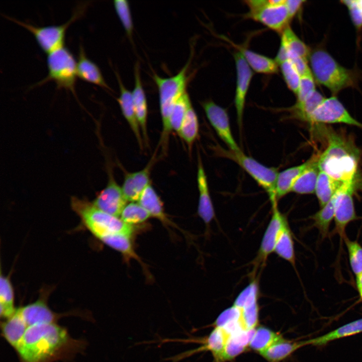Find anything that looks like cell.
Returning a JSON list of instances; mask_svg holds the SVG:
<instances>
[{
    "label": "cell",
    "instance_id": "obj_49",
    "mask_svg": "<svg viewBox=\"0 0 362 362\" xmlns=\"http://www.w3.org/2000/svg\"><path fill=\"white\" fill-rule=\"evenodd\" d=\"M289 59V52L285 42L281 39V43L277 55L275 59L278 65Z\"/></svg>",
    "mask_w": 362,
    "mask_h": 362
},
{
    "label": "cell",
    "instance_id": "obj_46",
    "mask_svg": "<svg viewBox=\"0 0 362 362\" xmlns=\"http://www.w3.org/2000/svg\"><path fill=\"white\" fill-rule=\"evenodd\" d=\"M349 11L350 18L357 28L362 27V0L342 1Z\"/></svg>",
    "mask_w": 362,
    "mask_h": 362
},
{
    "label": "cell",
    "instance_id": "obj_42",
    "mask_svg": "<svg viewBox=\"0 0 362 362\" xmlns=\"http://www.w3.org/2000/svg\"><path fill=\"white\" fill-rule=\"evenodd\" d=\"M116 14L126 32L131 39L133 32V22L129 2L126 0H115L113 2Z\"/></svg>",
    "mask_w": 362,
    "mask_h": 362
},
{
    "label": "cell",
    "instance_id": "obj_14",
    "mask_svg": "<svg viewBox=\"0 0 362 362\" xmlns=\"http://www.w3.org/2000/svg\"><path fill=\"white\" fill-rule=\"evenodd\" d=\"M272 215L262 237L256 258V263H264L270 253L274 251L279 235L288 222L286 217L279 210L278 202L272 204Z\"/></svg>",
    "mask_w": 362,
    "mask_h": 362
},
{
    "label": "cell",
    "instance_id": "obj_35",
    "mask_svg": "<svg viewBox=\"0 0 362 362\" xmlns=\"http://www.w3.org/2000/svg\"><path fill=\"white\" fill-rule=\"evenodd\" d=\"M131 238V237L127 235L115 234L106 236L100 240L120 252L126 260L135 259L140 262L141 260L133 248ZM141 263H143L142 262Z\"/></svg>",
    "mask_w": 362,
    "mask_h": 362
},
{
    "label": "cell",
    "instance_id": "obj_28",
    "mask_svg": "<svg viewBox=\"0 0 362 362\" xmlns=\"http://www.w3.org/2000/svg\"><path fill=\"white\" fill-rule=\"evenodd\" d=\"M325 98L316 90L309 98L302 102H296L291 107L285 109L289 118L308 123L314 110L322 103Z\"/></svg>",
    "mask_w": 362,
    "mask_h": 362
},
{
    "label": "cell",
    "instance_id": "obj_12",
    "mask_svg": "<svg viewBox=\"0 0 362 362\" xmlns=\"http://www.w3.org/2000/svg\"><path fill=\"white\" fill-rule=\"evenodd\" d=\"M233 56L236 71L234 105L237 122L241 128L246 97L253 73L252 69L239 51L235 52Z\"/></svg>",
    "mask_w": 362,
    "mask_h": 362
},
{
    "label": "cell",
    "instance_id": "obj_29",
    "mask_svg": "<svg viewBox=\"0 0 362 362\" xmlns=\"http://www.w3.org/2000/svg\"><path fill=\"white\" fill-rule=\"evenodd\" d=\"M361 332L362 318L347 323L320 336L309 339V344L322 346L332 341L355 335Z\"/></svg>",
    "mask_w": 362,
    "mask_h": 362
},
{
    "label": "cell",
    "instance_id": "obj_48",
    "mask_svg": "<svg viewBox=\"0 0 362 362\" xmlns=\"http://www.w3.org/2000/svg\"><path fill=\"white\" fill-rule=\"evenodd\" d=\"M305 1L286 0L285 5L288 10L290 20H291L300 9Z\"/></svg>",
    "mask_w": 362,
    "mask_h": 362
},
{
    "label": "cell",
    "instance_id": "obj_40",
    "mask_svg": "<svg viewBox=\"0 0 362 362\" xmlns=\"http://www.w3.org/2000/svg\"><path fill=\"white\" fill-rule=\"evenodd\" d=\"M190 97L186 92L175 103L170 117V124L172 129L178 134L188 109L191 104Z\"/></svg>",
    "mask_w": 362,
    "mask_h": 362
},
{
    "label": "cell",
    "instance_id": "obj_24",
    "mask_svg": "<svg viewBox=\"0 0 362 362\" xmlns=\"http://www.w3.org/2000/svg\"><path fill=\"white\" fill-rule=\"evenodd\" d=\"M232 44L237 48L250 68L255 72L265 74H275L278 72L279 65L275 59Z\"/></svg>",
    "mask_w": 362,
    "mask_h": 362
},
{
    "label": "cell",
    "instance_id": "obj_27",
    "mask_svg": "<svg viewBox=\"0 0 362 362\" xmlns=\"http://www.w3.org/2000/svg\"><path fill=\"white\" fill-rule=\"evenodd\" d=\"M138 202L150 216L158 219L165 225L171 223L164 213L159 197L150 184L143 191Z\"/></svg>",
    "mask_w": 362,
    "mask_h": 362
},
{
    "label": "cell",
    "instance_id": "obj_26",
    "mask_svg": "<svg viewBox=\"0 0 362 362\" xmlns=\"http://www.w3.org/2000/svg\"><path fill=\"white\" fill-rule=\"evenodd\" d=\"M311 157L304 163L287 168L278 175L276 186V197L277 201L291 192L297 178L310 165Z\"/></svg>",
    "mask_w": 362,
    "mask_h": 362
},
{
    "label": "cell",
    "instance_id": "obj_45",
    "mask_svg": "<svg viewBox=\"0 0 362 362\" xmlns=\"http://www.w3.org/2000/svg\"><path fill=\"white\" fill-rule=\"evenodd\" d=\"M315 82L311 69L301 75L299 90L296 95L297 102L305 101L316 90Z\"/></svg>",
    "mask_w": 362,
    "mask_h": 362
},
{
    "label": "cell",
    "instance_id": "obj_39",
    "mask_svg": "<svg viewBox=\"0 0 362 362\" xmlns=\"http://www.w3.org/2000/svg\"><path fill=\"white\" fill-rule=\"evenodd\" d=\"M150 217L149 213L138 203L131 202L124 208L120 218L125 223L133 225L144 222Z\"/></svg>",
    "mask_w": 362,
    "mask_h": 362
},
{
    "label": "cell",
    "instance_id": "obj_19",
    "mask_svg": "<svg viewBox=\"0 0 362 362\" xmlns=\"http://www.w3.org/2000/svg\"><path fill=\"white\" fill-rule=\"evenodd\" d=\"M134 86L132 92L136 115L145 143L148 142L147 131V104L140 76V66L138 62L134 66Z\"/></svg>",
    "mask_w": 362,
    "mask_h": 362
},
{
    "label": "cell",
    "instance_id": "obj_23",
    "mask_svg": "<svg viewBox=\"0 0 362 362\" xmlns=\"http://www.w3.org/2000/svg\"><path fill=\"white\" fill-rule=\"evenodd\" d=\"M255 329L243 330L231 336L217 362L232 359L243 352L249 345Z\"/></svg>",
    "mask_w": 362,
    "mask_h": 362
},
{
    "label": "cell",
    "instance_id": "obj_10",
    "mask_svg": "<svg viewBox=\"0 0 362 362\" xmlns=\"http://www.w3.org/2000/svg\"><path fill=\"white\" fill-rule=\"evenodd\" d=\"M308 123L312 126L343 123L362 128V123L352 117L335 96L325 98L312 113Z\"/></svg>",
    "mask_w": 362,
    "mask_h": 362
},
{
    "label": "cell",
    "instance_id": "obj_5",
    "mask_svg": "<svg viewBox=\"0 0 362 362\" xmlns=\"http://www.w3.org/2000/svg\"><path fill=\"white\" fill-rule=\"evenodd\" d=\"M190 59L175 75L169 77H160L154 73L152 76L158 90L160 114L162 123V132L160 142L165 151L172 129L170 117L173 107L178 99L186 92L188 80V71Z\"/></svg>",
    "mask_w": 362,
    "mask_h": 362
},
{
    "label": "cell",
    "instance_id": "obj_31",
    "mask_svg": "<svg viewBox=\"0 0 362 362\" xmlns=\"http://www.w3.org/2000/svg\"><path fill=\"white\" fill-rule=\"evenodd\" d=\"M337 192L320 210L310 217L313 221L312 226L318 229L322 238L330 235L329 227L334 217Z\"/></svg>",
    "mask_w": 362,
    "mask_h": 362
},
{
    "label": "cell",
    "instance_id": "obj_36",
    "mask_svg": "<svg viewBox=\"0 0 362 362\" xmlns=\"http://www.w3.org/2000/svg\"><path fill=\"white\" fill-rule=\"evenodd\" d=\"M0 314L1 317L9 318L16 312L14 307V291L9 276L1 274Z\"/></svg>",
    "mask_w": 362,
    "mask_h": 362
},
{
    "label": "cell",
    "instance_id": "obj_44",
    "mask_svg": "<svg viewBox=\"0 0 362 362\" xmlns=\"http://www.w3.org/2000/svg\"><path fill=\"white\" fill-rule=\"evenodd\" d=\"M239 308L241 311L240 319L244 329L245 330L254 329L258 322L257 301L246 304Z\"/></svg>",
    "mask_w": 362,
    "mask_h": 362
},
{
    "label": "cell",
    "instance_id": "obj_8",
    "mask_svg": "<svg viewBox=\"0 0 362 362\" xmlns=\"http://www.w3.org/2000/svg\"><path fill=\"white\" fill-rule=\"evenodd\" d=\"M87 6L88 2L78 5L70 19L65 23L59 25L38 27L9 16H7L6 18L30 32L41 49L48 54L64 46V38L67 28L70 24L83 15Z\"/></svg>",
    "mask_w": 362,
    "mask_h": 362
},
{
    "label": "cell",
    "instance_id": "obj_18",
    "mask_svg": "<svg viewBox=\"0 0 362 362\" xmlns=\"http://www.w3.org/2000/svg\"><path fill=\"white\" fill-rule=\"evenodd\" d=\"M197 183L199 193L198 214L206 226H208L215 216L211 198L207 178L201 158L198 156Z\"/></svg>",
    "mask_w": 362,
    "mask_h": 362
},
{
    "label": "cell",
    "instance_id": "obj_50",
    "mask_svg": "<svg viewBox=\"0 0 362 362\" xmlns=\"http://www.w3.org/2000/svg\"><path fill=\"white\" fill-rule=\"evenodd\" d=\"M356 283L359 293L362 292V273L356 278Z\"/></svg>",
    "mask_w": 362,
    "mask_h": 362
},
{
    "label": "cell",
    "instance_id": "obj_41",
    "mask_svg": "<svg viewBox=\"0 0 362 362\" xmlns=\"http://www.w3.org/2000/svg\"><path fill=\"white\" fill-rule=\"evenodd\" d=\"M284 80L288 88L297 95L301 75L293 62L288 59L279 65Z\"/></svg>",
    "mask_w": 362,
    "mask_h": 362
},
{
    "label": "cell",
    "instance_id": "obj_1",
    "mask_svg": "<svg viewBox=\"0 0 362 362\" xmlns=\"http://www.w3.org/2000/svg\"><path fill=\"white\" fill-rule=\"evenodd\" d=\"M327 133V146L319 156V169L343 183L355 180L358 150L350 140L341 135Z\"/></svg>",
    "mask_w": 362,
    "mask_h": 362
},
{
    "label": "cell",
    "instance_id": "obj_22",
    "mask_svg": "<svg viewBox=\"0 0 362 362\" xmlns=\"http://www.w3.org/2000/svg\"><path fill=\"white\" fill-rule=\"evenodd\" d=\"M319 156L314 154L311 157L310 165L295 182L291 192L302 195L315 193L320 171L318 166Z\"/></svg>",
    "mask_w": 362,
    "mask_h": 362
},
{
    "label": "cell",
    "instance_id": "obj_3",
    "mask_svg": "<svg viewBox=\"0 0 362 362\" xmlns=\"http://www.w3.org/2000/svg\"><path fill=\"white\" fill-rule=\"evenodd\" d=\"M70 204L83 226L99 240L111 234H121L132 237L134 233L132 225L125 223L120 217L100 210L86 199L72 197Z\"/></svg>",
    "mask_w": 362,
    "mask_h": 362
},
{
    "label": "cell",
    "instance_id": "obj_43",
    "mask_svg": "<svg viewBox=\"0 0 362 362\" xmlns=\"http://www.w3.org/2000/svg\"><path fill=\"white\" fill-rule=\"evenodd\" d=\"M346 244L350 266L356 277L362 273V246L347 236L343 241Z\"/></svg>",
    "mask_w": 362,
    "mask_h": 362
},
{
    "label": "cell",
    "instance_id": "obj_33",
    "mask_svg": "<svg viewBox=\"0 0 362 362\" xmlns=\"http://www.w3.org/2000/svg\"><path fill=\"white\" fill-rule=\"evenodd\" d=\"M281 39L285 42L287 47L289 59L301 58L308 62L311 53L309 47L298 37L289 25L282 32Z\"/></svg>",
    "mask_w": 362,
    "mask_h": 362
},
{
    "label": "cell",
    "instance_id": "obj_47",
    "mask_svg": "<svg viewBox=\"0 0 362 362\" xmlns=\"http://www.w3.org/2000/svg\"><path fill=\"white\" fill-rule=\"evenodd\" d=\"M241 314V309L233 305L221 313L216 320L214 325L215 327H222L230 322L240 319Z\"/></svg>",
    "mask_w": 362,
    "mask_h": 362
},
{
    "label": "cell",
    "instance_id": "obj_9",
    "mask_svg": "<svg viewBox=\"0 0 362 362\" xmlns=\"http://www.w3.org/2000/svg\"><path fill=\"white\" fill-rule=\"evenodd\" d=\"M355 181L343 183L337 192L334 217L335 228L332 234H338L342 241L346 236V226L357 219L353 198Z\"/></svg>",
    "mask_w": 362,
    "mask_h": 362
},
{
    "label": "cell",
    "instance_id": "obj_38",
    "mask_svg": "<svg viewBox=\"0 0 362 362\" xmlns=\"http://www.w3.org/2000/svg\"><path fill=\"white\" fill-rule=\"evenodd\" d=\"M282 339L281 335L272 330L264 327H259L255 329L249 346L260 354Z\"/></svg>",
    "mask_w": 362,
    "mask_h": 362
},
{
    "label": "cell",
    "instance_id": "obj_15",
    "mask_svg": "<svg viewBox=\"0 0 362 362\" xmlns=\"http://www.w3.org/2000/svg\"><path fill=\"white\" fill-rule=\"evenodd\" d=\"M247 16L281 33L289 25L290 20L285 2L279 5L268 4L256 10L249 11Z\"/></svg>",
    "mask_w": 362,
    "mask_h": 362
},
{
    "label": "cell",
    "instance_id": "obj_21",
    "mask_svg": "<svg viewBox=\"0 0 362 362\" xmlns=\"http://www.w3.org/2000/svg\"><path fill=\"white\" fill-rule=\"evenodd\" d=\"M76 73L77 77L83 81L111 90L104 78L100 69L95 63L86 57L81 44L79 46L78 51Z\"/></svg>",
    "mask_w": 362,
    "mask_h": 362
},
{
    "label": "cell",
    "instance_id": "obj_30",
    "mask_svg": "<svg viewBox=\"0 0 362 362\" xmlns=\"http://www.w3.org/2000/svg\"><path fill=\"white\" fill-rule=\"evenodd\" d=\"M309 345L308 340L292 342L282 339L260 353L269 362H280L299 348Z\"/></svg>",
    "mask_w": 362,
    "mask_h": 362
},
{
    "label": "cell",
    "instance_id": "obj_13",
    "mask_svg": "<svg viewBox=\"0 0 362 362\" xmlns=\"http://www.w3.org/2000/svg\"><path fill=\"white\" fill-rule=\"evenodd\" d=\"M127 202L122 187L119 186L113 175L110 174L107 186L97 194L92 202L100 210L120 217L124 208L127 205Z\"/></svg>",
    "mask_w": 362,
    "mask_h": 362
},
{
    "label": "cell",
    "instance_id": "obj_51",
    "mask_svg": "<svg viewBox=\"0 0 362 362\" xmlns=\"http://www.w3.org/2000/svg\"><path fill=\"white\" fill-rule=\"evenodd\" d=\"M359 295H360V298L362 299V292L359 293Z\"/></svg>",
    "mask_w": 362,
    "mask_h": 362
},
{
    "label": "cell",
    "instance_id": "obj_17",
    "mask_svg": "<svg viewBox=\"0 0 362 362\" xmlns=\"http://www.w3.org/2000/svg\"><path fill=\"white\" fill-rule=\"evenodd\" d=\"M153 161L154 156L143 169L125 174L122 190L127 201H138L143 191L150 184V172Z\"/></svg>",
    "mask_w": 362,
    "mask_h": 362
},
{
    "label": "cell",
    "instance_id": "obj_4",
    "mask_svg": "<svg viewBox=\"0 0 362 362\" xmlns=\"http://www.w3.org/2000/svg\"><path fill=\"white\" fill-rule=\"evenodd\" d=\"M310 69L315 81L336 96L356 84L353 71L340 64L326 51L317 49L310 53Z\"/></svg>",
    "mask_w": 362,
    "mask_h": 362
},
{
    "label": "cell",
    "instance_id": "obj_32",
    "mask_svg": "<svg viewBox=\"0 0 362 362\" xmlns=\"http://www.w3.org/2000/svg\"><path fill=\"white\" fill-rule=\"evenodd\" d=\"M343 184V183L336 180L324 171L320 170L315 193L321 207L331 199Z\"/></svg>",
    "mask_w": 362,
    "mask_h": 362
},
{
    "label": "cell",
    "instance_id": "obj_25",
    "mask_svg": "<svg viewBox=\"0 0 362 362\" xmlns=\"http://www.w3.org/2000/svg\"><path fill=\"white\" fill-rule=\"evenodd\" d=\"M28 326L18 308L15 313L2 324L3 335L16 349L22 339Z\"/></svg>",
    "mask_w": 362,
    "mask_h": 362
},
{
    "label": "cell",
    "instance_id": "obj_6",
    "mask_svg": "<svg viewBox=\"0 0 362 362\" xmlns=\"http://www.w3.org/2000/svg\"><path fill=\"white\" fill-rule=\"evenodd\" d=\"M215 150L218 156L232 160L248 173L265 191L271 204L278 202L276 186L279 172L277 168L264 165L241 150H227L218 145Z\"/></svg>",
    "mask_w": 362,
    "mask_h": 362
},
{
    "label": "cell",
    "instance_id": "obj_37",
    "mask_svg": "<svg viewBox=\"0 0 362 362\" xmlns=\"http://www.w3.org/2000/svg\"><path fill=\"white\" fill-rule=\"evenodd\" d=\"M199 123L197 115L192 104L190 105L178 134L191 147L197 138Z\"/></svg>",
    "mask_w": 362,
    "mask_h": 362
},
{
    "label": "cell",
    "instance_id": "obj_7",
    "mask_svg": "<svg viewBox=\"0 0 362 362\" xmlns=\"http://www.w3.org/2000/svg\"><path fill=\"white\" fill-rule=\"evenodd\" d=\"M47 75L34 85L52 80L57 89L68 90L75 96L76 62L70 51L63 46L51 52L47 57Z\"/></svg>",
    "mask_w": 362,
    "mask_h": 362
},
{
    "label": "cell",
    "instance_id": "obj_2",
    "mask_svg": "<svg viewBox=\"0 0 362 362\" xmlns=\"http://www.w3.org/2000/svg\"><path fill=\"white\" fill-rule=\"evenodd\" d=\"M66 330L55 324L44 323L28 327L16 349L24 362H43L68 341Z\"/></svg>",
    "mask_w": 362,
    "mask_h": 362
},
{
    "label": "cell",
    "instance_id": "obj_16",
    "mask_svg": "<svg viewBox=\"0 0 362 362\" xmlns=\"http://www.w3.org/2000/svg\"><path fill=\"white\" fill-rule=\"evenodd\" d=\"M50 290L44 289L36 301L18 308L28 327L40 324L54 323L55 314L49 308L46 300Z\"/></svg>",
    "mask_w": 362,
    "mask_h": 362
},
{
    "label": "cell",
    "instance_id": "obj_20",
    "mask_svg": "<svg viewBox=\"0 0 362 362\" xmlns=\"http://www.w3.org/2000/svg\"><path fill=\"white\" fill-rule=\"evenodd\" d=\"M115 74L120 90V95L117 99L118 102L124 117L135 136L140 148H142L143 140L140 127L136 115L132 93L124 85L119 74L117 72H115Z\"/></svg>",
    "mask_w": 362,
    "mask_h": 362
},
{
    "label": "cell",
    "instance_id": "obj_34",
    "mask_svg": "<svg viewBox=\"0 0 362 362\" xmlns=\"http://www.w3.org/2000/svg\"><path fill=\"white\" fill-rule=\"evenodd\" d=\"M274 252L295 266L294 241L288 222L284 225L279 235Z\"/></svg>",
    "mask_w": 362,
    "mask_h": 362
},
{
    "label": "cell",
    "instance_id": "obj_11",
    "mask_svg": "<svg viewBox=\"0 0 362 362\" xmlns=\"http://www.w3.org/2000/svg\"><path fill=\"white\" fill-rule=\"evenodd\" d=\"M201 106L210 124L229 149L241 150L232 135L226 110L211 100L203 102Z\"/></svg>",
    "mask_w": 362,
    "mask_h": 362
}]
</instances>
